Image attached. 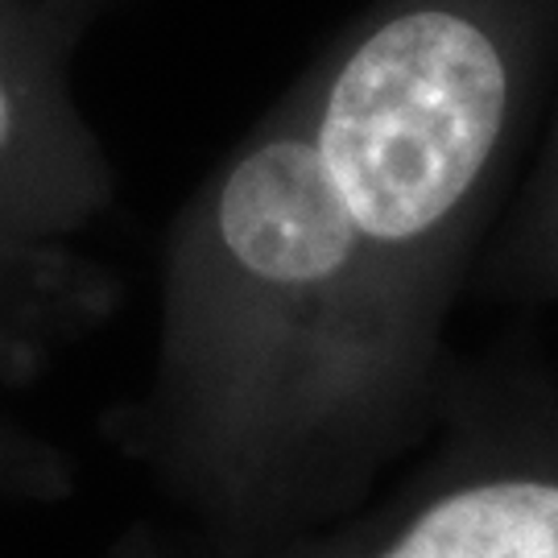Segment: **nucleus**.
Wrapping results in <instances>:
<instances>
[{
    "mask_svg": "<svg viewBox=\"0 0 558 558\" xmlns=\"http://www.w3.org/2000/svg\"><path fill=\"white\" fill-rule=\"evenodd\" d=\"M558 66V0H373L186 195L112 442L207 538L323 525L418 451Z\"/></svg>",
    "mask_w": 558,
    "mask_h": 558,
    "instance_id": "nucleus-1",
    "label": "nucleus"
},
{
    "mask_svg": "<svg viewBox=\"0 0 558 558\" xmlns=\"http://www.w3.org/2000/svg\"><path fill=\"white\" fill-rule=\"evenodd\" d=\"M75 41L0 0V393L41 380L117 315L120 179L75 100Z\"/></svg>",
    "mask_w": 558,
    "mask_h": 558,
    "instance_id": "nucleus-2",
    "label": "nucleus"
},
{
    "mask_svg": "<svg viewBox=\"0 0 558 558\" xmlns=\"http://www.w3.org/2000/svg\"><path fill=\"white\" fill-rule=\"evenodd\" d=\"M141 558H558V377L538 364H468L414 456L352 513L269 538L182 525Z\"/></svg>",
    "mask_w": 558,
    "mask_h": 558,
    "instance_id": "nucleus-3",
    "label": "nucleus"
},
{
    "mask_svg": "<svg viewBox=\"0 0 558 558\" xmlns=\"http://www.w3.org/2000/svg\"><path fill=\"white\" fill-rule=\"evenodd\" d=\"M480 278L518 302L558 306V100L530 179L484 244Z\"/></svg>",
    "mask_w": 558,
    "mask_h": 558,
    "instance_id": "nucleus-4",
    "label": "nucleus"
},
{
    "mask_svg": "<svg viewBox=\"0 0 558 558\" xmlns=\"http://www.w3.org/2000/svg\"><path fill=\"white\" fill-rule=\"evenodd\" d=\"M71 459L54 442L0 418V509L4 505H54L71 493Z\"/></svg>",
    "mask_w": 558,
    "mask_h": 558,
    "instance_id": "nucleus-5",
    "label": "nucleus"
},
{
    "mask_svg": "<svg viewBox=\"0 0 558 558\" xmlns=\"http://www.w3.org/2000/svg\"><path fill=\"white\" fill-rule=\"evenodd\" d=\"M41 4H46V13L54 17V25H59L62 34L80 46L87 38V29L100 17H108L120 0H41Z\"/></svg>",
    "mask_w": 558,
    "mask_h": 558,
    "instance_id": "nucleus-6",
    "label": "nucleus"
}]
</instances>
